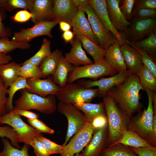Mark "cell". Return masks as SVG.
Segmentation results:
<instances>
[{"instance_id": "obj_28", "label": "cell", "mask_w": 156, "mask_h": 156, "mask_svg": "<svg viewBox=\"0 0 156 156\" xmlns=\"http://www.w3.org/2000/svg\"><path fill=\"white\" fill-rule=\"evenodd\" d=\"M21 66L20 64L15 62L0 66V76L6 88L8 89L19 77L18 73Z\"/></svg>"}, {"instance_id": "obj_56", "label": "cell", "mask_w": 156, "mask_h": 156, "mask_svg": "<svg viewBox=\"0 0 156 156\" xmlns=\"http://www.w3.org/2000/svg\"><path fill=\"white\" fill-rule=\"evenodd\" d=\"M59 24L60 29L63 32L70 30L72 28L70 24L64 21H60Z\"/></svg>"}, {"instance_id": "obj_32", "label": "cell", "mask_w": 156, "mask_h": 156, "mask_svg": "<svg viewBox=\"0 0 156 156\" xmlns=\"http://www.w3.org/2000/svg\"><path fill=\"white\" fill-rule=\"evenodd\" d=\"M100 156H138L130 147L117 144L106 147L102 151Z\"/></svg>"}, {"instance_id": "obj_58", "label": "cell", "mask_w": 156, "mask_h": 156, "mask_svg": "<svg viewBox=\"0 0 156 156\" xmlns=\"http://www.w3.org/2000/svg\"><path fill=\"white\" fill-rule=\"evenodd\" d=\"M75 156H82V153H77L75 155Z\"/></svg>"}, {"instance_id": "obj_17", "label": "cell", "mask_w": 156, "mask_h": 156, "mask_svg": "<svg viewBox=\"0 0 156 156\" xmlns=\"http://www.w3.org/2000/svg\"><path fill=\"white\" fill-rule=\"evenodd\" d=\"M78 10L72 0H54L52 21H64L70 24Z\"/></svg>"}, {"instance_id": "obj_34", "label": "cell", "mask_w": 156, "mask_h": 156, "mask_svg": "<svg viewBox=\"0 0 156 156\" xmlns=\"http://www.w3.org/2000/svg\"><path fill=\"white\" fill-rule=\"evenodd\" d=\"M51 44L50 40L44 38L43 40L40 49L36 53L21 64L29 63L39 66L43 60L51 53Z\"/></svg>"}, {"instance_id": "obj_1", "label": "cell", "mask_w": 156, "mask_h": 156, "mask_svg": "<svg viewBox=\"0 0 156 156\" xmlns=\"http://www.w3.org/2000/svg\"><path fill=\"white\" fill-rule=\"evenodd\" d=\"M143 90L138 75L131 74L125 81L110 89L107 94L131 118L143 107L140 92Z\"/></svg>"}, {"instance_id": "obj_23", "label": "cell", "mask_w": 156, "mask_h": 156, "mask_svg": "<svg viewBox=\"0 0 156 156\" xmlns=\"http://www.w3.org/2000/svg\"><path fill=\"white\" fill-rule=\"evenodd\" d=\"M105 59L109 65L118 73L127 69L120 49V45L116 42L106 50Z\"/></svg>"}, {"instance_id": "obj_16", "label": "cell", "mask_w": 156, "mask_h": 156, "mask_svg": "<svg viewBox=\"0 0 156 156\" xmlns=\"http://www.w3.org/2000/svg\"><path fill=\"white\" fill-rule=\"evenodd\" d=\"M89 3L105 27L114 35L120 45L126 42L125 35L114 27L109 18L105 0H88Z\"/></svg>"}, {"instance_id": "obj_47", "label": "cell", "mask_w": 156, "mask_h": 156, "mask_svg": "<svg viewBox=\"0 0 156 156\" xmlns=\"http://www.w3.org/2000/svg\"><path fill=\"white\" fill-rule=\"evenodd\" d=\"M135 0H123L122 5L120 7V10L127 20L132 18V11Z\"/></svg>"}, {"instance_id": "obj_49", "label": "cell", "mask_w": 156, "mask_h": 156, "mask_svg": "<svg viewBox=\"0 0 156 156\" xmlns=\"http://www.w3.org/2000/svg\"><path fill=\"white\" fill-rule=\"evenodd\" d=\"M32 16L31 13L25 10L17 12L11 18L15 22L22 23L28 21Z\"/></svg>"}, {"instance_id": "obj_18", "label": "cell", "mask_w": 156, "mask_h": 156, "mask_svg": "<svg viewBox=\"0 0 156 156\" xmlns=\"http://www.w3.org/2000/svg\"><path fill=\"white\" fill-rule=\"evenodd\" d=\"M106 1L108 14L112 23L117 31L125 35L130 22L125 19L120 10V0Z\"/></svg>"}, {"instance_id": "obj_46", "label": "cell", "mask_w": 156, "mask_h": 156, "mask_svg": "<svg viewBox=\"0 0 156 156\" xmlns=\"http://www.w3.org/2000/svg\"><path fill=\"white\" fill-rule=\"evenodd\" d=\"M137 51L141 55L143 64L148 68L156 77V64L153 57L145 52Z\"/></svg>"}, {"instance_id": "obj_2", "label": "cell", "mask_w": 156, "mask_h": 156, "mask_svg": "<svg viewBox=\"0 0 156 156\" xmlns=\"http://www.w3.org/2000/svg\"><path fill=\"white\" fill-rule=\"evenodd\" d=\"M103 98L108 120L107 147L112 146L121 138L123 132L127 129L130 118L110 96L107 94Z\"/></svg>"}, {"instance_id": "obj_22", "label": "cell", "mask_w": 156, "mask_h": 156, "mask_svg": "<svg viewBox=\"0 0 156 156\" xmlns=\"http://www.w3.org/2000/svg\"><path fill=\"white\" fill-rule=\"evenodd\" d=\"M53 0H35L30 12L31 20L36 24L40 22L52 21Z\"/></svg>"}, {"instance_id": "obj_20", "label": "cell", "mask_w": 156, "mask_h": 156, "mask_svg": "<svg viewBox=\"0 0 156 156\" xmlns=\"http://www.w3.org/2000/svg\"><path fill=\"white\" fill-rule=\"evenodd\" d=\"M70 24L73 28V32H77L86 36L94 43L99 45L89 21L86 18L85 12L83 10L78 9Z\"/></svg>"}, {"instance_id": "obj_25", "label": "cell", "mask_w": 156, "mask_h": 156, "mask_svg": "<svg viewBox=\"0 0 156 156\" xmlns=\"http://www.w3.org/2000/svg\"><path fill=\"white\" fill-rule=\"evenodd\" d=\"M117 144H122L131 147H145L156 152V147L151 145L135 132L127 129L123 132L121 138L111 146Z\"/></svg>"}, {"instance_id": "obj_54", "label": "cell", "mask_w": 156, "mask_h": 156, "mask_svg": "<svg viewBox=\"0 0 156 156\" xmlns=\"http://www.w3.org/2000/svg\"><path fill=\"white\" fill-rule=\"evenodd\" d=\"M75 36L74 33L70 30L63 32L61 35L62 38L66 43L71 42Z\"/></svg>"}, {"instance_id": "obj_39", "label": "cell", "mask_w": 156, "mask_h": 156, "mask_svg": "<svg viewBox=\"0 0 156 156\" xmlns=\"http://www.w3.org/2000/svg\"><path fill=\"white\" fill-rule=\"evenodd\" d=\"M31 46L28 42L13 41L8 38H0V53H8L17 49H28Z\"/></svg>"}, {"instance_id": "obj_35", "label": "cell", "mask_w": 156, "mask_h": 156, "mask_svg": "<svg viewBox=\"0 0 156 156\" xmlns=\"http://www.w3.org/2000/svg\"><path fill=\"white\" fill-rule=\"evenodd\" d=\"M33 0H0V8L4 11H11L18 8L28 10L31 12L33 8Z\"/></svg>"}, {"instance_id": "obj_55", "label": "cell", "mask_w": 156, "mask_h": 156, "mask_svg": "<svg viewBox=\"0 0 156 156\" xmlns=\"http://www.w3.org/2000/svg\"><path fill=\"white\" fill-rule=\"evenodd\" d=\"M7 54L0 53V66L8 64L12 60L11 56Z\"/></svg>"}, {"instance_id": "obj_4", "label": "cell", "mask_w": 156, "mask_h": 156, "mask_svg": "<svg viewBox=\"0 0 156 156\" xmlns=\"http://www.w3.org/2000/svg\"><path fill=\"white\" fill-rule=\"evenodd\" d=\"M145 91L148 98L147 107L139 111L130 118L127 130L135 132L150 144L154 116L153 92L147 90Z\"/></svg>"}, {"instance_id": "obj_57", "label": "cell", "mask_w": 156, "mask_h": 156, "mask_svg": "<svg viewBox=\"0 0 156 156\" xmlns=\"http://www.w3.org/2000/svg\"><path fill=\"white\" fill-rule=\"evenodd\" d=\"M72 1L74 5L77 8L89 4L88 0H72Z\"/></svg>"}, {"instance_id": "obj_8", "label": "cell", "mask_w": 156, "mask_h": 156, "mask_svg": "<svg viewBox=\"0 0 156 156\" xmlns=\"http://www.w3.org/2000/svg\"><path fill=\"white\" fill-rule=\"evenodd\" d=\"M57 108L59 112L64 115L68 120V129L63 144L65 145L70 138L79 131L88 121L83 113L73 104L59 102Z\"/></svg>"}, {"instance_id": "obj_5", "label": "cell", "mask_w": 156, "mask_h": 156, "mask_svg": "<svg viewBox=\"0 0 156 156\" xmlns=\"http://www.w3.org/2000/svg\"><path fill=\"white\" fill-rule=\"evenodd\" d=\"M98 96L97 89L86 88L78 82L67 83L60 88L55 96L59 102L74 105L90 103Z\"/></svg>"}, {"instance_id": "obj_27", "label": "cell", "mask_w": 156, "mask_h": 156, "mask_svg": "<svg viewBox=\"0 0 156 156\" xmlns=\"http://www.w3.org/2000/svg\"><path fill=\"white\" fill-rule=\"evenodd\" d=\"M74 105L83 112L88 122H91L99 116L106 115L103 102L98 103H83Z\"/></svg>"}, {"instance_id": "obj_6", "label": "cell", "mask_w": 156, "mask_h": 156, "mask_svg": "<svg viewBox=\"0 0 156 156\" xmlns=\"http://www.w3.org/2000/svg\"><path fill=\"white\" fill-rule=\"evenodd\" d=\"M118 73L105 59L82 66H73V69L69 74L67 83H73L82 78H90L96 80L103 76H113Z\"/></svg>"}, {"instance_id": "obj_36", "label": "cell", "mask_w": 156, "mask_h": 156, "mask_svg": "<svg viewBox=\"0 0 156 156\" xmlns=\"http://www.w3.org/2000/svg\"><path fill=\"white\" fill-rule=\"evenodd\" d=\"M1 140L4 148L0 156H29V145L24 143L20 149L13 147L7 138H2Z\"/></svg>"}, {"instance_id": "obj_41", "label": "cell", "mask_w": 156, "mask_h": 156, "mask_svg": "<svg viewBox=\"0 0 156 156\" xmlns=\"http://www.w3.org/2000/svg\"><path fill=\"white\" fill-rule=\"evenodd\" d=\"M18 135L13 129L9 125L0 127V137L9 138L12 146L18 149H21L17 140Z\"/></svg>"}, {"instance_id": "obj_26", "label": "cell", "mask_w": 156, "mask_h": 156, "mask_svg": "<svg viewBox=\"0 0 156 156\" xmlns=\"http://www.w3.org/2000/svg\"><path fill=\"white\" fill-rule=\"evenodd\" d=\"M73 66L66 60L63 55L61 56L52 77L53 82L58 85L60 88H63L67 84L69 74L73 69Z\"/></svg>"}, {"instance_id": "obj_52", "label": "cell", "mask_w": 156, "mask_h": 156, "mask_svg": "<svg viewBox=\"0 0 156 156\" xmlns=\"http://www.w3.org/2000/svg\"><path fill=\"white\" fill-rule=\"evenodd\" d=\"M14 111L16 114L24 116L29 119H37L39 117L38 114L27 110L19 109L14 110Z\"/></svg>"}, {"instance_id": "obj_12", "label": "cell", "mask_w": 156, "mask_h": 156, "mask_svg": "<svg viewBox=\"0 0 156 156\" xmlns=\"http://www.w3.org/2000/svg\"><path fill=\"white\" fill-rule=\"evenodd\" d=\"M131 74L129 71L127 70L108 78H102L99 80L94 81H81L79 83L88 88L97 86V97H103L110 89L125 81Z\"/></svg>"}, {"instance_id": "obj_45", "label": "cell", "mask_w": 156, "mask_h": 156, "mask_svg": "<svg viewBox=\"0 0 156 156\" xmlns=\"http://www.w3.org/2000/svg\"><path fill=\"white\" fill-rule=\"evenodd\" d=\"M156 16V9H143L132 13L131 19H146L155 18Z\"/></svg>"}, {"instance_id": "obj_9", "label": "cell", "mask_w": 156, "mask_h": 156, "mask_svg": "<svg viewBox=\"0 0 156 156\" xmlns=\"http://www.w3.org/2000/svg\"><path fill=\"white\" fill-rule=\"evenodd\" d=\"M125 35L126 41L133 43L155 33L156 18L131 19Z\"/></svg>"}, {"instance_id": "obj_37", "label": "cell", "mask_w": 156, "mask_h": 156, "mask_svg": "<svg viewBox=\"0 0 156 156\" xmlns=\"http://www.w3.org/2000/svg\"><path fill=\"white\" fill-rule=\"evenodd\" d=\"M18 142H22L32 147L37 156H50L42 143L35 136L18 135Z\"/></svg>"}, {"instance_id": "obj_50", "label": "cell", "mask_w": 156, "mask_h": 156, "mask_svg": "<svg viewBox=\"0 0 156 156\" xmlns=\"http://www.w3.org/2000/svg\"><path fill=\"white\" fill-rule=\"evenodd\" d=\"M92 125L95 129L102 128L108 124V120L106 115L99 116L91 122Z\"/></svg>"}, {"instance_id": "obj_7", "label": "cell", "mask_w": 156, "mask_h": 156, "mask_svg": "<svg viewBox=\"0 0 156 156\" xmlns=\"http://www.w3.org/2000/svg\"><path fill=\"white\" fill-rule=\"evenodd\" d=\"M78 9H81L87 14L93 32L101 48L106 50L111 45L118 42L114 35L105 27L89 3Z\"/></svg>"}, {"instance_id": "obj_51", "label": "cell", "mask_w": 156, "mask_h": 156, "mask_svg": "<svg viewBox=\"0 0 156 156\" xmlns=\"http://www.w3.org/2000/svg\"><path fill=\"white\" fill-rule=\"evenodd\" d=\"M138 156H156V152L145 147H131Z\"/></svg>"}, {"instance_id": "obj_13", "label": "cell", "mask_w": 156, "mask_h": 156, "mask_svg": "<svg viewBox=\"0 0 156 156\" xmlns=\"http://www.w3.org/2000/svg\"><path fill=\"white\" fill-rule=\"evenodd\" d=\"M108 136V124L101 128L95 129L92 138L82 152V156H100L107 147Z\"/></svg>"}, {"instance_id": "obj_21", "label": "cell", "mask_w": 156, "mask_h": 156, "mask_svg": "<svg viewBox=\"0 0 156 156\" xmlns=\"http://www.w3.org/2000/svg\"><path fill=\"white\" fill-rule=\"evenodd\" d=\"M72 45L70 51L65 54L66 60L71 64L77 66L92 64L93 62L86 55L82 47V44L76 37L70 42Z\"/></svg>"}, {"instance_id": "obj_53", "label": "cell", "mask_w": 156, "mask_h": 156, "mask_svg": "<svg viewBox=\"0 0 156 156\" xmlns=\"http://www.w3.org/2000/svg\"><path fill=\"white\" fill-rule=\"evenodd\" d=\"M150 144L156 147V115H154Z\"/></svg>"}, {"instance_id": "obj_11", "label": "cell", "mask_w": 156, "mask_h": 156, "mask_svg": "<svg viewBox=\"0 0 156 156\" xmlns=\"http://www.w3.org/2000/svg\"><path fill=\"white\" fill-rule=\"evenodd\" d=\"M94 130L91 122H87L68 143L64 145L60 156H75L82 151L91 140Z\"/></svg>"}, {"instance_id": "obj_59", "label": "cell", "mask_w": 156, "mask_h": 156, "mask_svg": "<svg viewBox=\"0 0 156 156\" xmlns=\"http://www.w3.org/2000/svg\"></svg>"}, {"instance_id": "obj_33", "label": "cell", "mask_w": 156, "mask_h": 156, "mask_svg": "<svg viewBox=\"0 0 156 156\" xmlns=\"http://www.w3.org/2000/svg\"><path fill=\"white\" fill-rule=\"evenodd\" d=\"M9 87V88L8 89V97L5 107L7 113L10 112L14 109L12 101L14 95L16 92L19 90L29 88L27 79L20 77H19L12 83Z\"/></svg>"}, {"instance_id": "obj_48", "label": "cell", "mask_w": 156, "mask_h": 156, "mask_svg": "<svg viewBox=\"0 0 156 156\" xmlns=\"http://www.w3.org/2000/svg\"><path fill=\"white\" fill-rule=\"evenodd\" d=\"M5 12L0 8V38H8L12 35L10 29L6 27L2 22L5 17Z\"/></svg>"}, {"instance_id": "obj_38", "label": "cell", "mask_w": 156, "mask_h": 156, "mask_svg": "<svg viewBox=\"0 0 156 156\" xmlns=\"http://www.w3.org/2000/svg\"><path fill=\"white\" fill-rule=\"evenodd\" d=\"M21 65L18 75L19 77L27 79L34 78L41 79L43 78L41 70L39 66L29 63Z\"/></svg>"}, {"instance_id": "obj_29", "label": "cell", "mask_w": 156, "mask_h": 156, "mask_svg": "<svg viewBox=\"0 0 156 156\" xmlns=\"http://www.w3.org/2000/svg\"><path fill=\"white\" fill-rule=\"evenodd\" d=\"M62 55V52L60 50L56 49L43 60L39 67L43 78L53 74L59 59Z\"/></svg>"}, {"instance_id": "obj_30", "label": "cell", "mask_w": 156, "mask_h": 156, "mask_svg": "<svg viewBox=\"0 0 156 156\" xmlns=\"http://www.w3.org/2000/svg\"><path fill=\"white\" fill-rule=\"evenodd\" d=\"M126 42L137 50L145 52L153 57L156 54V35L152 33L147 38L142 40L133 43Z\"/></svg>"}, {"instance_id": "obj_10", "label": "cell", "mask_w": 156, "mask_h": 156, "mask_svg": "<svg viewBox=\"0 0 156 156\" xmlns=\"http://www.w3.org/2000/svg\"><path fill=\"white\" fill-rule=\"evenodd\" d=\"M60 22L58 21H43L30 28H21L20 31L14 33L11 40L16 42H28L35 37L43 35L52 38L53 35L51 30Z\"/></svg>"}, {"instance_id": "obj_14", "label": "cell", "mask_w": 156, "mask_h": 156, "mask_svg": "<svg viewBox=\"0 0 156 156\" xmlns=\"http://www.w3.org/2000/svg\"><path fill=\"white\" fill-rule=\"evenodd\" d=\"M6 124L12 127L18 135L35 136L41 133L29 126L13 111L0 117V125Z\"/></svg>"}, {"instance_id": "obj_31", "label": "cell", "mask_w": 156, "mask_h": 156, "mask_svg": "<svg viewBox=\"0 0 156 156\" xmlns=\"http://www.w3.org/2000/svg\"><path fill=\"white\" fill-rule=\"evenodd\" d=\"M137 75L143 90L156 92V77L148 68L143 64Z\"/></svg>"}, {"instance_id": "obj_19", "label": "cell", "mask_w": 156, "mask_h": 156, "mask_svg": "<svg viewBox=\"0 0 156 156\" xmlns=\"http://www.w3.org/2000/svg\"><path fill=\"white\" fill-rule=\"evenodd\" d=\"M120 49L127 70L131 74L137 75L143 65L140 52L127 42L120 45Z\"/></svg>"}, {"instance_id": "obj_43", "label": "cell", "mask_w": 156, "mask_h": 156, "mask_svg": "<svg viewBox=\"0 0 156 156\" xmlns=\"http://www.w3.org/2000/svg\"><path fill=\"white\" fill-rule=\"evenodd\" d=\"M8 89L5 88L2 79L0 76V116L6 114L7 112L5 107L7 102Z\"/></svg>"}, {"instance_id": "obj_15", "label": "cell", "mask_w": 156, "mask_h": 156, "mask_svg": "<svg viewBox=\"0 0 156 156\" xmlns=\"http://www.w3.org/2000/svg\"><path fill=\"white\" fill-rule=\"evenodd\" d=\"M27 80L29 88L25 90L43 97L49 95L55 96L60 88L50 77L45 79L31 78L27 79Z\"/></svg>"}, {"instance_id": "obj_40", "label": "cell", "mask_w": 156, "mask_h": 156, "mask_svg": "<svg viewBox=\"0 0 156 156\" xmlns=\"http://www.w3.org/2000/svg\"><path fill=\"white\" fill-rule=\"evenodd\" d=\"M43 144L50 155L54 154L61 155L62 153L64 145H60L44 137L42 135L36 136Z\"/></svg>"}, {"instance_id": "obj_44", "label": "cell", "mask_w": 156, "mask_h": 156, "mask_svg": "<svg viewBox=\"0 0 156 156\" xmlns=\"http://www.w3.org/2000/svg\"><path fill=\"white\" fill-rule=\"evenodd\" d=\"M156 0H135L132 13L143 9H156Z\"/></svg>"}, {"instance_id": "obj_24", "label": "cell", "mask_w": 156, "mask_h": 156, "mask_svg": "<svg viewBox=\"0 0 156 156\" xmlns=\"http://www.w3.org/2000/svg\"><path fill=\"white\" fill-rule=\"evenodd\" d=\"M73 32L75 37L81 42L84 49L92 57L94 62L105 60V50L86 36L77 32Z\"/></svg>"}, {"instance_id": "obj_3", "label": "cell", "mask_w": 156, "mask_h": 156, "mask_svg": "<svg viewBox=\"0 0 156 156\" xmlns=\"http://www.w3.org/2000/svg\"><path fill=\"white\" fill-rule=\"evenodd\" d=\"M21 96L15 101L14 110L35 109L46 114L53 113L57 106L55 95H49L43 97L35 94L31 93L25 89L20 90Z\"/></svg>"}, {"instance_id": "obj_42", "label": "cell", "mask_w": 156, "mask_h": 156, "mask_svg": "<svg viewBox=\"0 0 156 156\" xmlns=\"http://www.w3.org/2000/svg\"><path fill=\"white\" fill-rule=\"evenodd\" d=\"M27 121L30 126L41 133L53 134L55 132L53 129L47 126L38 118L34 119H27Z\"/></svg>"}]
</instances>
